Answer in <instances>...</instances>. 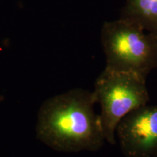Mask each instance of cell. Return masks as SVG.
I'll return each instance as SVG.
<instances>
[{"label": "cell", "mask_w": 157, "mask_h": 157, "mask_svg": "<svg viewBox=\"0 0 157 157\" xmlns=\"http://www.w3.org/2000/svg\"><path fill=\"white\" fill-rule=\"evenodd\" d=\"M101 41L108 69L143 78L157 68V35L121 18L105 22Z\"/></svg>", "instance_id": "cell-2"}, {"label": "cell", "mask_w": 157, "mask_h": 157, "mask_svg": "<svg viewBox=\"0 0 157 157\" xmlns=\"http://www.w3.org/2000/svg\"><path fill=\"white\" fill-rule=\"evenodd\" d=\"M93 95L101 107L105 141L111 145L117 142L116 130L121 119L150 100L146 78L106 68L98 76Z\"/></svg>", "instance_id": "cell-3"}, {"label": "cell", "mask_w": 157, "mask_h": 157, "mask_svg": "<svg viewBox=\"0 0 157 157\" xmlns=\"http://www.w3.org/2000/svg\"><path fill=\"white\" fill-rule=\"evenodd\" d=\"M154 157H157V154H156V156H154Z\"/></svg>", "instance_id": "cell-6"}, {"label": "cell", "mask_w": 157, "mask_h": 157, "mask_svg": "<svg viewBox=\"0 0 157 157\" xmlns=\"http://www.w3.org/2000/svg\"><path fill=\"white\" fill-rule=\"evenodd\" d=\"M116 138L127 157H154L157 154V105L148 104L121 119Z\"/></svg>", "instance_id": "cell-4"}, {"label": "cell", "mask_w": 157, "mask_h": 157, "mask_svg": "<svg viewBox=\"0 0 157 157\" xmlns=\"http://www.w3.org/2000/svg\"><path fill=\"white\" fill-rule=\"evenodd\" d=\"M93 94L74 91L59 98L50 110L48 127L52 142L66 151L97 150L105 141Z\"/></svg>", "instance_id": "cell-1"}, {"label": "cell", "mask_w": 157, "mask_h": 157, "mask_svg": "<svg viewBox=\"0 0 157 157\" xmlns=\"http://www.w3.org/2000/svg\"><path fill=\"white\" fill-rule=\"evenodd\" d=\"M120 17L157 35V0H126Z\"/></svg>", "instance_id": "cell-5"}]
</instances>
